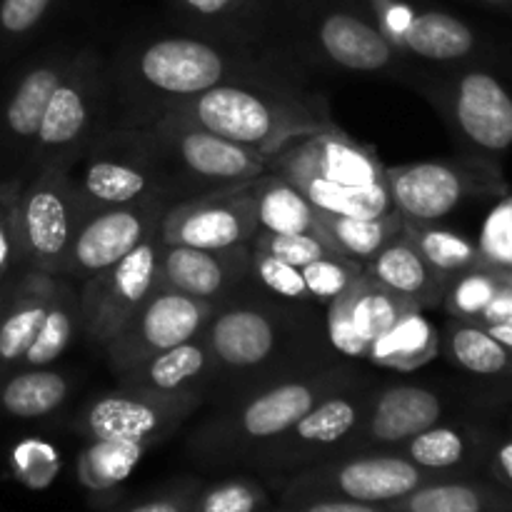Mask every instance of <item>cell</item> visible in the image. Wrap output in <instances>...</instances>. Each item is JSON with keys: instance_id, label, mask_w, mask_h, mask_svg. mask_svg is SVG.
<instances>
[{"instance_id": "cell-1", "label": "cell", "mask_w": 512, "mask_h": 512, "mask_svg": "<svg viewBox=\"0 0 512 512\" xmlns=\"http://www.w3.org/2000/svg\"><path fill=\"white\" fill-rule=\"evenodd\" d=\"M200 338L213 373L208 405L345 360L328 340L325 308L275 298L253 283L215 305Z\"/></svg>"}, {"instance_id": "cell-2", "label": "cell", "mask_w": 512, "mask_h": 512, "mask_svg": "<svg viewBox=\"0 0 512 512\" xmlns=\"http://www.w3.org/2000/svg\"><path fill=\"white\" fill-rule=\"evenodd\" d=\"M108 70L118 113L113 128H143L215 85L298 78L268 50L185 30L133 40Z\"/></svg>"}, {"instance_id": "cell-3", "label": "cell", "mask_w": 512, "mask_h": 512, "mask_svg": "<svg viewBox=\"0 0 512 512\" xmlns=\"http://www.w3.org/2000/svg\"><path fill=\"white\" fill-rule=\"evenodd\" d=\"M370 370L355 360L288 375L225 403L208 405V415L190 428L185 455L205 470H243L245 463L293 428L325 395L365 378Z\"/></svg>"}, {"instance_id": "cell-4", "label": "cell", "mask_w": 512, "mask_h": 512, "mask_svg": "<svg viewBox=\"0 0 512 512\" xmlns=\"http://www.w3.org/2000/svg\"><path fill=\"white\" fill-rule=\"evenodd\" d=\"M265 50L293 73L323 70L408 83V55L380 30L368 0H288Z\"/></svg>"}, {"instance_id": "cell-5", "label": "cell", "mask_w": 512, "mask_h": 512, "mask_svg": "<svg viewBox=\"0 0 512 512\" xmlns=\"http://www.w3.org/2000/svg\"><path fill=\"white\" fill-rule=\"evenodd\" d=\"M165 115L198 125L243 148L273 155L288 140L315 133L335 120L323 95L310 93L298 78L240 80L215 85Z\"/></svg>"}, {"instance_id": "cell-6", "label": "cell", "mask_w": 512, "mask_h": 512, "mask_svg": "<svg viewBox=\"0 0 512 512\" xmlns=\"http://www.w3.org/2000/svg\"><path fill=\"white\" fill-rule=\"evenodd\" d=\"M268 173L293 183L320 213L380 218L395 210L378 153L338 123L288 140L270 155Z\"/></svg>"}, {"instance_id": "cell-7", "label": "cell", "mask_w": 512, "mask_h": 512, "mask_svg": "<svg viewBox=\"0 0 512 512\" xmlns=\"http://www.w3.org/2000/svg\"><path fill=\"white\" fill-rule=\"evenodd\" d=\"M135 133L148 155L158 193L170 205L243 188L270 168V155L230 143L175 115H163Z\"/></svg>"}, {"instance_id": "cell-8", "label": "cell", "mask_w": 512, "mask_h": 512, "mask_svg": "<svg viewBox=\"0 0 512 512\" xmlns=\"http://www.w3.org/2000/svg\"><path fill=\"white\" fill-rule=\"evenodd\" d=\"M408 85L438 110L465 160L503 175L512 148V93L498 75L473 63L415 68Z\"/></svg>"}, {"instance_id": "cell-9", "label": "cell", "mask_w": 512, "mask_h": 512, "mask_svg": "<svg viewBox=\"0 0 512 512\" xmlns=\"http://www.w3.org/2000/svg\"><path fill=\"white\" fill-rule=\"evenodd\" d=\"M110 108L113 88L103 55L95 48L73 53L30 145V170L73 168L75 160L113 128L108 123Z\"/></svg>"}, {"instance_id": "cell-10", "label": "cell", "mask_w": 512, "mask_h": 512, "mask_svg": "<svg viewBox=\"0 0 512 512\" xmlns=\"http://www.w3.org/2000/svg\"><path fill=\"white\" fill-rule=\"evenodd\" d=\"M383 380L368 373L365 378L325 395L315 408H310L298 423L285 430L280 438L260 448L245 463V473H253L273 488L278 480L310 468L323 460L338 458L345 443L353 438L363 423L368 405Z\"/></svg>"}, {"instance_id": "cell-11", "label": "cell", "mask_w": 512, "mask_h": 512, "mask_svg": "<svg viewBox=\"0 0 512 512\" xmlns=\"http://www.w3.org/2000/svg\"><path fill=\"white\" fill-rule=\"evenodd\" d=\"M430 473L420 470L403 455L355 453L323 460L298 470L273 485L275 500H340V503L388 505L405 498L420 485L433 483Z\"/></svg>"}, {"instance_id": "cell-12", "label": "cell", "mask_w": 512, "mask_h": 512, "mask_svg": "<svg viewBox=\"0 0 512 512\" xmlns=\"http://www.w3.org/2000/svg\"><path fill=\"white\" fill-rule=\"evenodd\" d=\"M83 200L65 168H40L18 195V238L23 268L63 275L73 240L85 220Z\"/></svg>"}, {"instance_id": "cell-13", "label": "cell", "mask_w": 512, "mask_h": 512, "mask_svg": "<svg viewBox=\"0 0 512 512\" xmlns=\"http://www.w3.org/2000/svg\"><path fill=\"white\" fill-rule=\"evenodd\" d=\"M200 408H205L200 395H160L118 385L90 398L73 415L70 430L83 440H133L155 448L173 438Z\"/></svg>"}, {"instance_id": "cell-14", "label": "cell", "mask_w": 512, "mask_h": 512, "mask_svg": "<svg viewBox=\"0 0 512 512\" xmlns=\"http://www.w3.org/2000/svg\"><path fill=\"white\" fill-rule=\"evenodd\" d=\"M385 180L393 208L415 225L440 223L465 200L508 190L503 175L465 158L395 165L385 168Z\"/></svg>"}, {"instance_id": "cell-15", "label": "cell", "mask_w": 512, "mask_h": 512, "mask_svg": "<svg viewBox=\"0 0 512 512\" xmlns=\"http://www.w3.org/2000/svg\"><path fill=\"white\" fill-rule=\"evenodd\" d=\"M160 258L163 240L160 230H155L113 268L78 283L80 335L88 343L103 348L160 288Z\"/></svg>"}, {"instance_id": "cell-16", "label": "cell", "mask_w": 512, "mask_h": 512, "mask_svg": "<svg viewBox=\"0 0 512 512\" xmlns=\"http://www.w3.org/2000/svg\"><path fill=\"white\" fill-rule=\"evenodd\" d=\"M213 310V303L190 298V295L160 285L130 315L128 323L103 345L105 363L113 370V375L125 373L148 358H155V355L200 335Z\"/></svg>"}, {"instance_id": "cell-17", "label": "cell", "mask_w": 512, "mask_h": 512, "mask_svg": "<svg viewBox=\"0 0 512 512\" xmlns=\"http://www.w3.org/2000/svg\"><path fill=\"white\" fill-rule=\"evenodd\" d=\"M85 213L163 198L135 128H108L68 170Z\"/></svg>"}, {"instance_id": "cell-18", "label": "cell", "mask_w": 512, "mask_h": 512, "mask_svg": "<svg viewBox=\"0 0 512 512\" xmlns=\"http://www.w3.org/2000/svg\"><path fill=\"white\" fill-rule=\"evenodd\" d=\"M168 208V200L153 195V198L85 215L68 260H65L63 278L83 283V280L113 268L130 250L138 248L148 235L160 230V220Z\"/></svg>"}, {"instance_id": "cell-19", "label": "cell", "mask_w": 512, "mask_h": 512, "mask_svg": "<svg viewBox=\"0 0 512 512\" xmlns=\"http://www.w3.org/2000/svg\"><path fill=\"white\" fill-rule=\"evenodd\" d=\"M418 308L420 305L413 300L393 293L363 270L345 293L325 305V330L340 358L368 363L375 345L388 338L395 325Z\"/></svg>"}, {"instance_id": "cell-20", "label": "cell", "mask_w": 512, "mask_h": 512, "mask_svg": "<svg viewBox=\"0 0 512 512\" xmlns=\"http://www.w3.org/2000/svg\"><path fill=\"white\" fill-rule=\"evenodd\" d=\"M253 183L170 205L160 220L163 245L203 250L253 245L258 235Z\"/></svg>"}, {"instance_id": "cell-21", "label": "cell", "mask_w": 512, "mask_h": 512, "mask_svg": "<svg viewBox=\"0 0 512 512\" xmlns=\"http://www.w3.org/2000/svg\"><path fill=\"white\" fill-rule=\"evenodd\" d=\"M450 418L443 393L423 383H380L363 423L340 455L388 453ZM338 455V458H340Z\"/></svg>"}, {"instance_id": "cell-22", "label": "cell", "mask_w": 512, "mask_h": 512, "mask_svg": "<svg viewBox=\"0 0 512 512\" xmlns=\"http://www.w3.org/2000/svg\"><path fill=\"white\" fill-rule=\"evenodd\" d=\"M250 258H253V245L225 250L163 245L160 285L218 305L250 285Z\"/></svg>"}, {"instance_id": "cell-23", "label": "cell", "mask_w": 512, "mask_h": 512, "mask_svg": "<svg viewBox=\"0 0 512 512\" xmlns=\"http://www.w3.org/2000/svg\"><path fill=\"white\" fill-rule=\"evenodd\" d=\"M495 430L470 420H440L405 440L393 453L403 455L433 478H475L485 470Z\"/></svg>"}, {"instance_id": "cell-24", "label": "cell", "mask_w": 512, "mask_h": 512, "mask_svg": "<svg viewBox=\"0 0 512 512\" xmlns=\"http://www.w3.org/2000/svg\"><path fill=\"white\" fill-rule=\"evenodd\" d=\"M180 30L265 50L288 0H165Z\"/></svg>"}, {"instance_id": "cell-25", "label": "cell", "mask_w": 512, "mask_h": 512, "mask_svg": "<svg viewBox=\"0 0 512 512\" xmlns=\"http://www.w3.org/2000/svg\"><path fill=\"white\" fill-rule=\"evenodd\" d=\"M58 275L20 268L0 285V378L13 373L33 343Z\"/></svg>"}, {"instance_id": "cell-26", "label": "cell", "mask_w": 512, "mask_h": 512, "mask_svg": "<svg viewBox=\"0 0 512 512\" xmlns=\"http://www.w3.org/2000/svg\"><path fill=\"white\" fill-rule=\"evenodd\" d=\"M210 358L200 335L115 375L118 385L160 395H200L208 405Z\"/></svg>"}, {"instance_id": "cell-27", "label": "cell", "mask_w": 512, "mask_h": 512, "mask_svg": "<svg viewBox=\"0 0 512 512\" xmlns=\"http://www.w3.org/2000/svg\"><path fill=\"white\" fill-rule=\"evenodd\" d=\"M363 270L393 293L413 300L425 313L443 305L448 283L425 263V258L405 233V225L398 238L390 240L370 263L363 265Z\"/></svg>"}, {"instance_id": "cell-28", "label": "cell", "mask_w": 512, "mask_h": 512, "mask_svg": "<svg viewBox=\"0 0 512 512\" xmlns=\"http://www.w3.org/2000/svg\"><path fill=\"white\" fill-rule=\"evenodd\" d=\"M70 58H73V53H63V50L50 53L48 58L30 65L23 78L15 83L13 93L3 108V130L10 143L25 145V148L33 145L40 120L48 110L50 98H53L65 68H68Z\"/></svg>"}, {"instance_id": "cell-29", "label": "cell", "mask_w": 512, "mask_h": 512, "mask_svg": "<svg viewBox=\"0 0 512 512\" xmlns=\"http://www.w3.org/2000/svg\"><path fill=\"white\" fill-rule=\"evenodd\" d=\"M388 512H512V493L490 478H445L383 505Z\"/></svg>"}, {"instance_id": "cell-30", "label": "cell", "mask_w": 512, "mask_h": 512, "mask_svg": "<svg viewBox=\"0 0 512 512\" xmlns=\"http://www.w3.org/2000/svg\"><path fill=\"white\" fill-rule=\"evenodd\" d=\"M73 393L60 370L20 368L0 378V413L13 420H43L58 413Z\"/></svg>"}, {"instance_id": "cell-31", "label": "cell", "mask_w": 512, "mask_h": 512, "mask_svg": "<svg viewBox=\"0 0 512 512\" xmlns=\"http://www.w3.org/2000/svg\"><path fill=\"white\" fill-rule=\"evenodd\" d=\"M253 198L255 218H258V233H305L328 238L315 205L310 203L293 183H288V180L280 178V175L265 173L263 178L255 180ZM330 243H333V240H330Z\"/></svg>"}, {"instance_id": "cell-32", "label": "cell", "mask_w": 512, "mask_h": 512, "mask_svg": "<svg viewBox=\"0 0 512 512\" xmlns=\"http://www.w3.org/2000/svg\"><path fill=\"white\" fill-rule=\"evenodd\" d=\"M75 285H78L75 280L58 275L43 323L15 370L48 368L55 360L63 358L75 335H80V293Z\"/></svg>"}, {"instance_id": "cell-33", "label": "cell", "mask_w": 512, "mask_h": 512, "mask_svg": "<svg viewBox=\"0 0 512 512\" xmlns=\"http://www.w3.org/2000/svg\"><path fill=\"white\" fill-rule=\"evenodd\" d=\"M440 353L455 368L478 375V378H510L512 375V353L483 325L448 318V325L440 333Z\"/></svg>"}, {"instance_id": "cell-34", "label": "cell", "mask_w": 512, "mask_h": 512, "mask_svg": "<svg viewBox=\"0 0 512 512\" xmlns=\"http://www.w3.org/2000/svg\"><path fill=\"white\" fill-rule=\"evenodd\" d=\"M440 355V330L430 323L425 310L405 315L393 333L375 345L368 363L393 373H415Z\"/></svg>"}, {"instance_id": "cell-35", "label": "cell", "mask_w": 512, "mask_h": 512, "mask_svg": "<svg viewBox=\"0 0 512 512\" xmlns=\"http://www.w3.org/2000/svg\"><path fill=\"white\" fill-rule=\"evenodd\" d=\"M150 448L133 440H88L78 458V483L90 495H113Z\"/></svg>"}, {"instance_id": "cell-36", "label": "cell", "mask_w": 512, "mask_h": 512, "mask_svg": "<svg viewBox=\"0 0 512 512\" xmlns=\"http://www.w3.org/2000/svg\"><path fill=\"white\" fill-rule=\"evenodd\" d=\"M318 218L338 253L360 265L370 263L390 240L398 238L405 225V218L398 210H390L380 218H350V215L320 213L318 210Z\"/></svg>"}, {"instance_id": "cell-37", "label": "cell", "mask_w": 512, "mask_h": 512, "mask_svg": "<svg viewBox=\"0 0 512 512\" xmlns=\"http://www.w3.org/2000/svg\"><path fill=\"white\" fill-rule=\"evenodd\" d=\"M405 233L413 240V245L418 248V253L423 255L425 263L445 280V283H453L458 275L468 273L470 268L483 263V253H480V245L473 243L465 235L455 233V230L443 228L438 223L428 225H415L405 223Z\"/></svg>"}, {"instance_id": "cell-38", "label": "cell", "mask_w": 512, "mask_h": 512, "mask_svg": "<svg viewBox=\"0 0 512 512\" xmlns=\"http://www.w3.org/2000/svg\"><path fill=\"white\" fill-rule=\"evenodd\" d=\"M273 503L275 495L263 478L238 470L213 483H200L188 512H265Z\"/></svg>"}, {"instance_id": "cell-39", "label": "cell", "mask_w": 512, "mask_h": 512, "mask_svg": "<svg viewBox=\"0 0 512 512\" xmlns=\"http://www.w3.org/2000/svg\"><path fill=\"white\" fill-rule=\"evenodd\" d=\"M512 283V273L493 268L488 263H480L470 268L468 273L458 275L445 290V298L440 308L448 313V318L465 320V323H480L485 310L495 303L500 293Z\"/></svg>"}, {"instance_id": "cell-40", "label": "cell", "mask_w": 512, "mask_h": 512, "mask_svg": "<svg viewBox=\"0 0 512 512\" xmlns=\"http://www.w3.org/2000/svg\"><path fill=\"white\" fill-rule=\"evenodd\" d=\"M250 283L255 288L265 290V293L275 295V298L313 303V295L305 285L303 270L268 253H260V250H253V258H250Z\"/></svg>"}, {"instance_id": "cell-41", "label": "cell", "mask_w": 512, "mask_h": 512, "mask_svg": "<svg viewBox=\"0 0 512 512\" xmlns=\"http://www.w3.org/2000/svg\"><path fill=\"white\" fill-rule=\"evenodd\" d=\"M253 250L273 255V258L278 260H285V263L295 265V268H303V265L315 263V260L320 258H345V255L338 253V248H335L328 238L305 233H258L253 240Z\"/></svg>"}, {"instance_id": "cell-42", "label": "cell", "mask_w": 512, "mask_h": 512, "mask_svg": "<svg viewBox=\"0 0 512 512\" xmlns=\"http://www.w3.org/2000/svg\"><path fill=\"white\" fill-rule=\"evenodd\" d=\"M300 270H303L305 285L313 295V303L325 308L350 288V283L363 273V265L348 258H320L315 263L303 265Z\"/></svg>"}, {"instance_id": "cell-43", "label": "cell", "mask_w": 512, "mask_h": 512, "mask_svg": "<svg viewBox=\"0 0 512 512\" xmlns=\"http://www.w3.org/2000/svg\"><path fill=\"white\" fill-rule=\"evenodd\" d=\"M23 178H10L0 183V285L23 268L18 238V195Z\"/></svg>"}, {"instance_id": "cell-44", "label": "cell", "mask_w": 512, "mask_h": 512, "mask_svg": "<svg viewBox=\"0 0 512 512\" xmlns=\"http://www.w3.org/2000/svg\"><path fill=\"white\" fill-rule=\"evenodd\" d=\"M203 480L193 478V475H183L170 483L160 485L158 490L140 498L123 500V503H110L108 508L100 512H188L190 500H193L195 490Z\"/></svg>"}, {"instance_id": "cell-45", "label": "cell", "mask_w": 512, "mask_h": 512, "mask_svg": "<svg viewBox=\"0 0 512 512\" xmlns=\"http://www.w3.org/2000/svg\"><path fill=\"white\" fill-rule=\"evenodd\" d=\"M58 450L40 440H25L10 453V470L28 488H45L58 473Z\"/></svg>"}, {"instance_id": "cell-46", "label": "cell", "mask_w": 512, "mask_h": 512, "mask_svg": "<svg viewBox=\"0 0 512 512\" xmlns=\"http://www.w3.org/2000/svg\"><path fill=\"white\" fill-rule=\"evenodd\" d=\"M58 0H0V43L15 45L30 38Z\"/></svg>"}, {"instance_id": "cell-47", "label": "cell", "mask_w": 512, "mask_h": 512, "mask_svg": "<svg viewBox=\"0 0 512 512\" xmlns=\"http://www.w3.org/2000/svg\"><path fill=\"white\" fill-rule=\"evenodd\" d=\"M478 245L483 253V263L512 273V198H505L490 213Z\"/></svg>"}, {"instance_id": "cell-48", "label": "cell", "mask_w": 512, "mask_h": 512, "mask_svg": "<svg viewBox=\"0 0 512 512\" xmlns=\"http://www.w3.org/2000/svg\"><path fill=\"white\" fill-rule=\"evenodd\" d=\"M483 473L500 488L512 493V430L510 433H495Z\"/></svg>"}, {"instance_id": "cell-49", "label": "cell", "mask_w": 512, "mask_h": 512, "mask_svg": "<svg viewBox=\"0 0 512 512\" xmlns=\"http://www.w3.org/2000/svg\"><path fill=\"white\" fill-rule=\"evenodd\" d=\"M265 512H388L383 505H363V503H340V500H293L283 503L275 500Z\"/></svg>"}, {"instance_id": "cell-50", "label": "cell", "mask_w": 512, "mask_h": 512, "mask_svg": "<svg viewBox=\"0 0 512 512\" xmlns=\"http://www.w3.org/2000/svg\"><path fill=\"white\" fill-rule=\"evenodd\" d=\"M488 330L490 335H495V338L500 340V343L505 345V348L510 350L512 353V323H500V325H490V328H485Z\"/></svg>"}, {"instance_id": "cell-51", "label": "cell", "mask_w": 512, "mask_h": 512, "mask_svg": "<svg viewBox=\"0 0 512 512\" xmlns=\"http://www.w3.org/2000/svg\"><path fill=\"white\" fill-rule=\"evenodd\" d=\"M470 3L485 5V8H493V10H503V13L512 15V0H470Z\"/></svg>"}]
</instances>
